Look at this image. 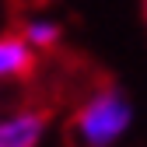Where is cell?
Wrapping results in <instances>:
<instances>
[{"mask_svg": "<svg viewBox=\"0 0 147 147\" xmlns=\"http://www.w3.org/2000/svg\"><path fill=\"white\" fill-rule=\"evenodd\" d=\"M133 98L119 84H105L77 105L70 119V133L77 147H116L133 130Z\"/></svg>", "mask_w": 147, "mask_h": 147, "instance_id": "cell-1", "label": "cell"}, {"mask_svg": "<svg viewBox=\"0 0 147 147\" xmlns=\"http://www.w3.org/2000/svg\"><path fill=\"white\" fill-rule=\"evenodd\" d=\"M46 130H49V119L39 109L0 116V147H39Z\"/></svg>", "mask_w": 147, "mask_h": 147, "instance_id": "cell-2", "label": "cell"}, {"mask_svg": "<svg viewBox=\"0 0 147 147\" xmlns=\"http://www.w3.org/2000/svg\"><path fill=\"white\" fill-rule=\"evenodd\" d=\"M35 70V49L25 42L21 32L0 35V81H25Z\"/></svg>", "mask_w": 147, "mask_h": 147, "instance_id": "cell-3", "label": "cell"}, {"mask_svg": "<svg viewBox=\"0 0 147 147\" xmlns=\"http://www.w3.org/2000/svg\"><path fill=\"white\" fill-rule=\"evenodd\" d=\"M21 35H25V42L35 53H53L63 42V25L56 21V18H49V14H32L21 25Z\"/></svg>", "mask_w": 147, "mask_h": 147, "instance_id": "cell-4", "label": "cell"}, {"mask_svg": "<svg viewBox=\"0 0 147 147\" xmlns=\"http://www.w3.org/2000/svg\"><path fill=\"white\" fill-rule=\"evenodd\" d=\"M140 11H144V25H147V0H140Z\"/></svg>", "mask_w": 147, "mask_h": 147, "instance_id": "cell-5", "label": "cell"}]
</instances>
